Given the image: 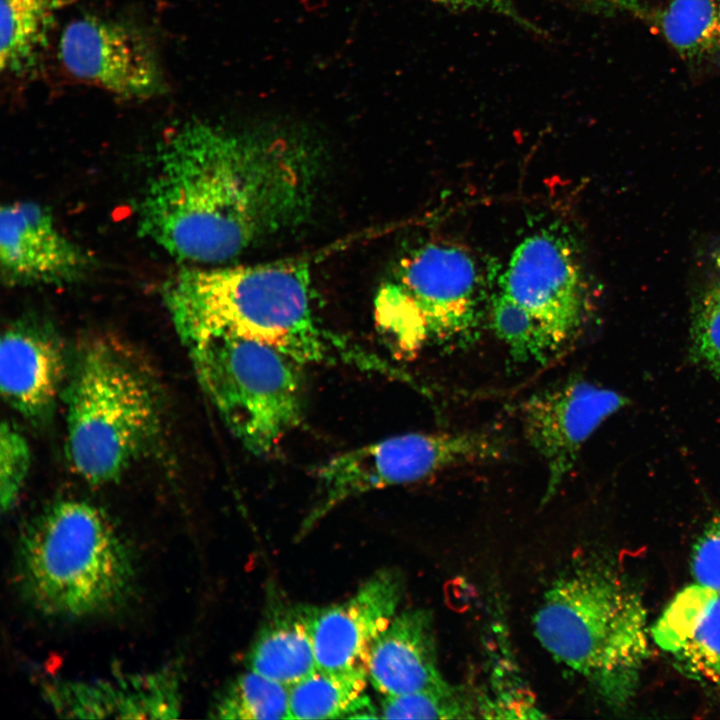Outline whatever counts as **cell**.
<instances>
[{
  "instance_id": "e0dca14e",
  "label": "cell",
  "mask_w": 720,
  "mask_h": 720,
  "mask_svg": "<svg viewBox=\"0 0 720 720\" xmlns=\"http://www.w3.org/2000/svg\"><path fill=\"white\" fill-rule=\"evenodd\" d=\"M651 634L689 677L720 681V591L697 583L685 587L665 608Z\"/></svg>"
},
{
  "instance_id": "d6986e66",
  "label": "cell",
  "mask_w": 720,
  "mask_h": 720,
  "mask_svg": "<svg viewBox=\"0 0 720 720\" xmlns=\"http://www.w3.org/2000/svg\"><path fill=\"white\" fill-rule=\"evenodd\" d=\"M365 669L314 672L289 687L290 719L379 718L366 695Z\"/></svg>"
},
{
  "instance_id": "ac0fdd59",
  "label": "cell",
  "mask_w": 720,
  "mask_h": 720,
  "mask_svg": "<svg viewBox=\"0 0 720 720\" xmlns=\"http://www.w3.org/2000/svg\"><path fill=\"white\" fill-rule=\"evenodd\" d=\"M248 668L292 686L317 669L310 606L271 601L247 655Z\"/></svg>"
},
{
  "instance_id": "2e32d148",
  "label": "cell",
  "mask_w": 720,
  "mask_h": 720,
  "mask_svg": "<svg viewBox=\"0 0 720 720\" xmlns=\"http://www.w3.org/2000/svg\"><path fill=\"white\" fill-rule=\"evenodd\" d=\"M368 679L382 696L401 695L448 684L438 662L432 612H398L374 643Z\"/></svg>"
},
{
  "instance_id": "30bf717a",
  "label": "cell",
  "mask_w": 720,
  "mask_h": 720,
  "mask_svg": "<svg viewBox=\"0 0 720 720\" xmlns=\"http://www.w3.org/2000/svg\"><path fill=\"white\" fill-rule=\"evenodd\" d=\"M500 286L534 317L552 351L583 324L587 304L582 273L571 248L557 235L540 232L525 238L514 250Z\"/></svg>"
},
{
  "instance_id": "ffe728a7",
  "label": "cell",
  "mask_w": 720,
  "mask_h": 720,
  "mask_svg": "<svg viewBox=\"0 0 720 720\" xmlns=\"http://www.w3.org/2000/svg\"><path fill=\"white\" fill-rule=\"evenodd\" d=\"M658 25L683 61L695 66L720 63V0H668Z\"/></svg>"
},
{
  "instance_id": "484cf974",
  "label": "cell",
  "mask_w": 720,
  "mask_h": 720,
  "mask_svg": "<svg viewBox=\"0 0 720 720\" xmlns=\"http://www.w3.org/2000/svg\"><path fill=\"white\" fill-rule=\"evenodd\" d=\"M31 464L29 445L15 425L3 421L0 428V504L9 511L16 503Z\"/></svg>"
},
{
  "instance_id": "4316f807",
  "label": "cell",
  "mask_w": 720,
  "mask_h": 720,
  "mask_svg": "<svg viewBox=\"0 0 720 720\" xmlns=\"http://www.w3.org/2000/svg\"><path fill=\"white\" fill-rule=\"evenodd\" d=\"M691 572L697 584L720 591V513L706 524L693 547Z\"/></svg>"
},
{
  "instance_id": "f1b7e54d",
  "label": "cell",
  "mask_w": 720,
  "mask_h": 720,
  "mask_svg": "<svg viewBox=\"0 0 720 720\" xmlns=\"http://www.w3.org/2000/svg\"><path fill=\"white\" fill-rule=\"evenodd\" d=\"M602 7L623 12L638 13L643 10L647 0H590Z\"/></svg>"
},
{
  "instance_id": "52a82bcc",
  "label": "cell",
  "mask_w": 720,
  "mask_h": 720,
  "mask_svg": "<svg viewBox=\"0 0 720 720\" xmlns=\"http://www.w3.org/2000/svg\"><path fill=\"white\" fill-rule=\"evenodd\" d=\"M504 449L503 439L487 432H414L338 454L317 470L320 496L300 534L349 498L419 481L456 465L495 459Z\"/></svg>"
},
{
  "instance_id": "d4e9b609",
  "label": "cell",
  "mask_w": 720,
  "mask_h": 720,
  "mask_svg": "<svg viewBox=\"0 0 720 720\" xmlns=\"http://www.w3.org/2000/svg\"><path fill=\"white\" fill-rule=\"evenodd\" d=\"M691 341L697 359L720 378V282L707 288L696 302Z\"/></svg>"
},
{
  "instance_id": "5bb4252c",
  "label": "cell",
  "mask_w": 720,
  "mask_h": 720,
  "mask_svg": "<svg viewBox=\"0 0 720 720\" xmlns=\"http://www.w3.org/2000/svg\"><path fill=\"white\" fill-rule=\"evenodd\" d=\"M0 266L9 286H63L83 279L92 259L62 233L47 207L15 201L1 207Z\"/></svg>"
},
{
  "instance_id": "cb8c5ba5",
  "label": "cell",
  "mask_w": 720,
  "mask_h": 720,
  "mask_svg": "<svg viewBox=\"0 0 720 720\" xmlns=\"http://www.w3.org/2000/svg\"><path fill=\"white\" fill-rule=\"evenodd\" d=\"M489 311L493 330L515 360H544L552 352L534 317L502 291L492 298Z\"/></svg>"
},
{
  "instance_id": "5b68a950",
  "label": "cell",
  "mask_w": 720,
  "mask_h": 720,
  "mask_svg": "<svg viewBox=\"0 0 720 720\" xmlns=\"http://www.w3.org/2000/svg\"><path fill=\"white\" fill-rule=\"evenodd\" d=\"M66 453L86 482H113L158 433L160 402L144 365L120 344L95 338L80 346L64 388Z\"/></svg>"
},
{
  "instance_id": "9a60e30c",
  "label": "cell",
  "mask_w": 720,
  "mask_h": 720,
  "mask_svg": "<svg viewBox=\"0 0 720 720\" xmlns=\"http://www.w3.org/2000/svg\"><path fill=\"white\" fill-rule=\"evenodd\" d=\"M64 349L46 324L20 320L0 341L3 399L24 418L41 423L52 415L68 376Z\"/></svg>"
},
{
  "instance_id": "7c38bea8",
  "label": "cell",
  "mask_w": 720,
  "mask_h": 720,
  "mask_svg": "<svg viewBox=\"0 0 720 720\" xmlns=\"http://www.w3.org/2000/svg\"><path fill=\"white\" fill-rule=\"evenodd\" d=\"M405 591L399 569L384 568L347 600L310 606V630L317 668L365 669L372 647L398 613Z\"/></svg>"
},
{
  "instance_id": "4fadbf2b",
  "label": "cell",
  "mask_w": 720,
  "mask_h": 720,
  "mask_svg": "<svg viewBox=\"0 0 720 720\" xmlns=\"http://www.w3.org/2000/svg\"><path fill=\"white\" fill-rule=\"evenodd\" d=\"M177 664L96 680L51 679L42 686L47 705L65 718L171 719L182 705Z\"/></svg>"
},
{
  "instance_id": "277c9868",
  "label": "cell",
  "mask_w": 720,
  "mask_h": 720,
  "mask_svg": "<svg viewBox=\"0 0 720 720\" xmlns=\"http://www.w3.org/2000/svg\"><path fill=\"white\" fill-rule=\"evenodd\" d=\"M536 638L610 705L634 696L649 655L646 610L611 573L581 568L556 579L533 617Z\"/></svg>"
},
{
  "instance_id": "6da1fadb",
  "label": "cell",
  "mask_w": 720,
  "mask_h": 720,
  "mask_svg": "<svg viewBox=\"0 0 720 720\" xmlns=\"http://www.w3.org/2000/svg\"><path fill=\"white\" fill-rule=\"evenodd\" d=\"M318 152L279 132L190 120L161 143L138 206V232L189 263H225L312 208Z\"/></svg>"
},
{
  "instance_id": "ba28073f",
  "label": "cell",
  "mask_w": 720,
  "mask_h": 720,
  "mask_svg": "<svg viewBox=\"0 0 720 720\" xmlns=\"http://www.w3.org/2000/svg\"><path fill=\"white\" fill-rule=\"evenodd\" d=\"M422 319L428 338L467 339L479 324L483 286L472 257L462 249L428 244L405 257L382 285Z\"/></svg>"
},
{
  "instance_id": "8992f818",
  "label": "cell",
  "mask_w": 720,
  "mask_h": 720,
  "mask_svg": "<svg viewBox=\"0 0 720 720\" xmlns=\"http://www.w3.org/2000/svg\"><path fill=\"white\" fill-rule=\"evenodd\" d=\"M189 349L201 387L251 453H272L302 422L304 384L294 359L240 337L210 338Z\"/></svg>"
},
{
  "instance_id": "603a6c76",
  "label": "cell",
  "mask_w": 720,
  "mask_h": 720,
  "mask_svg": "<svg viewBox=\"0 0 720 720\" xmlns=\"http://www.w3.org/2000/svg\"><path fill=\"white\" fill-rule=\"evenodd\" d=\"M461 688L450 683L422 691L382 696L381 718L386 719H468L477 712Z\"/></svg>"
},
{
  "instance_id": "7a4b0ae2",
  "label": "cell",
  "mask_w": 720,
  "mask_h": 720,
  "mask_svg": "<svg viewBox=\"0 0 720 720\" xmlns=\"http://www.w3.org/2000/svg\"><path fill=\"white\" fill-rule=\"evenodd\" d=\"M303 264L190 266L163 288L182 341L240 337L267 344L301 365L347 364L376 371L380 357L323 325Z\"/></svg>"
},
{
  "instance_id": "7402d4cb",
  "label": "cell",
  "mask_w": 720,
  "mask_h": 720,
  "mask_svg": "<svg viewBox=\"0 0 720 720\" xmlns=\"http://www.w3.org/2000/svg\"><path fill=\"white\" fill-rule=\"evenodd\" d=\"M211 714L225 720L290 719L289 686L249 669L218 694Z\"/></svg>"
},
{
  "instance_id": "8fae6325",
  "label": "cell",
  "mask_w": 720,
  "mask_h": 720,
  "mask_svg": "<svg viewBox=\"0 0 720 720\" xmlns=\"http://www.w3.org/2000/svg\"><path fill=\"white\" fill-rule=\"evenodd\" d=\"M627 402L620 393L580 378L537 392L525 401L524 433L547 470L542 504L555 495L584 443Z\"/></svg>"
},
{
  "instance_id": "83f0119b",
  "label": "cell",
  "mask_w": 720,
  "mask_h": 720,
  "mask_svg": "<svg viewBox=\"0 0 720 720\" xmlns=\"http://www.w3.org/2000/svg\"><path fill=\"white\" fill-rule=\"evenodd\" d=\"M433 2L453 10L486 9L513 19L517 23L528 26L527 23L516 11L511 0H432Z\"/></svg>"
},
{
  "instance_id": "3957f363",
  "label": "cell",
  "mask_w": 720,
  "mask_h": 720,
  "mask_svg": "<svg viewBox=\"0 0 720 720\" xmlns=\"http://www.w3.org/2000/svg\"><path fill=\"white\" fill-rule=\"evenodd\" d=\"M133 552L109 517L82 500L48 505L19 535L16 578L39 613L83 619L119 608L136 579Z\"/></svg>"
},
{
  "instance_id": "44dd1931",
  "label": "cell",
  "mask_w": 720,
  "mask_h": 720,
  "mask_svg": "<svg viewBox=\"0 0 720 720\" xmlns=\"http://www.w3.org/2000/svg\"><path fill=\"white\" fill-rule=\"evenodd\" d=\"M50 16V0H1L0 66L17 74L31 66Z\"/></svg>"
},
{
  "instance_id": "9c48e42d",
  "label": "cell",
  "mask_w": 720,
  "mask_h": 720,
  "mask_svg": "<svg viewBox=\"0 0 720 720\" xmlns=\"http://www.w3.org/2000/svg\"><path fill=\"white\" fill-rule=\"evenodd\" d=\"M59 55L73 77L122 98L149 99L167 88L152 42L121 20H73L61 34Z\"/></svg>"
}]
</instances>
